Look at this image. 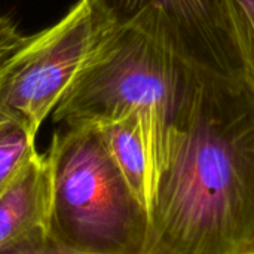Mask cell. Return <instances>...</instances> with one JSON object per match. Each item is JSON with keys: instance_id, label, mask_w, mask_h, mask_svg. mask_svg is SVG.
Listing matches in <instances>:
<instances>
[{"instance_id": "3957f363", "label": "cell", "mask_w": 254, "mask_h": 254, "mask_svg": "<svg viewBox=\"0 0 254 254\" xmlns=\"http://www.w3.org/2000/svg\"><path fill=\"white\" fill-rule=\"evenodd\" d=\"M54 174V240L92 254H144L147 217L95 125L55 132L46 150Z\"/></svg>"}, {"instance_id": "8992f818", "label": "cell", "mask_w": 254, "mask_h": 254, "mask_svg": "<svg viewBox=\"0 0 254 254\" xmlns=\"http://www.w3.org/2000/svg\"><path fill=\"white\" fill-rule=\"evenodd\" d=\"M54 174L39 150L0 193V254L33 250L54 238Z\"/></svg>"}, {"instance_id": "6da1fadb", "label": "cell", "mask_w": 254, "mask_h": 254, "mask_svg": "<svg viewBox=\"0 0 254 254\" xmlns=\"http://www.w3.org/2000/svg\"><path fill=\"white\" fill-rule=\"evenodd\" d=\"M254 240V86L204 73L170 134L144 254H243Z\"/></svg>"}, {"instance_id": "7a4b0ae2", "label": "cell", "mask_w": 254, "mask_h": 254, "mask_svg": "<svg viewBox=\"0 0 254 254\" xmlns=\"http://www.w3.org/2000/svg\"><path fill=\"white\" fill-rule=\"evenodd\" d=\"M202 74L141 24H107L52 112L54 121L74 127L137 113L146 131L156 188L170 134L190 113Z\"/></svg>"}, {"instance_id": "7c38bea8", "label": "cell", "mask_w": 254, "mask_h": 254, "mask_svg": "<svg viewBox=\"0 0 254 254\" xmlns=\"http://www.w3.org/2000/svg\"><path fill=\"white\" fill-rule=\"evenodd\" d=\"M243 254H254V240L247 246V249L243 252Z\"/></svg>"}, {"instance_id": "5b68a950", "label": "cell", "mask_w": 254, "mask_h": 254, "mask_svg": "<svg viewBox=\"0 0 254 254\" xmlns=\"http://www.w3.org/2000/svg\"><path fill=\"white\" fill-rule=\"evenodd\" d=\"M107 24L137 21L204 73L244 77L217 0H91Z\"/></svg>"}, {"instance_id": "52a82bcc", "label": "cell", "mask_w": 254, "mask_h": 254, "mask_svg": "<svg viewBox=\"0 0 254 254\" xmlns=\"http://www.w3.org/2000/svg\"><path fill=\"white\" fill-rule=\"evenodd\" d=\"M89 125L97 127L116 168L147 217L153 198L155 177L141 118L137 113H129Z\"/></svg>"}, {"instance_id": "8fae6325", "label": "cell", "mask_w": 254, "mask_h": 254, "mask_svg": "<svg viewBox=\"0 0 254 254\" xmlns=\"http://www.w3.org/2000/svg\"><path fill=\"white\" fill-rule=\"evenodd\" d=\"M18 254H92V253H86V252H80V250H76V249H71L68 246H64L58 241H55L54 238L40 246V247H36L33 250H28V252H22V253Z\"/></svg>"}, {"instance_id": "277c9868", "label": "cell", "mask_w": 254, "mask_h": 254, "mask_svg": "<svg viewBox=\"0 0 254 254\" xmlns=\"http://www.w3.org/2000/svg\"><path fill=\"white\" fill-rule=\"evenodd\" d=\"M106 25L91 0H77L58 22L25 36L0 64L1 97L34 132L74 82Z\"/></svg>"}, {"instance_id": "9c48e42d", "label": "cell", "mask_w": 254, "mask_h": 254, "mask_svg": "<svg viewBox=\"0 0 254 254\" xmlns=\"http://www.w3.org/2000/svg\"><path fill=\"white\" fill-rule=\"evenodd\" d=\"M217 4L244 77L254 86V0H217Z\"/></svg>"}, {"instance_id": "ba28073f", "label": "cell", "mask_w": 254, "mask_h": 254, "mask_svg": "<svg viewBox=\"0 0 254 254\" xmlns=\"http://www.w3.org/2000/svg\"><path fill=\"white\" fill-rule=\"evenodd\" d=\"M36 137L37 132L6 106L0 92V193L37 152Z\"/></svg>"}, {"instance_id": "30bf717a", "label": "cell", "mask_w": 254, "mask_h": 254, "mask_svg": "<svg viewBox=\"0 0 254 254\" xmlns=\"http://www.w3.org/2000/svg\"><path fill=\"white\" fill-rule=\"evenodd\" d=\"M24 37L25 34L18 30V25L7 15H0V63L21 45Z\"/></svg>"}]
</instances>
